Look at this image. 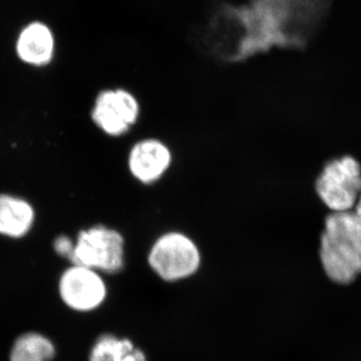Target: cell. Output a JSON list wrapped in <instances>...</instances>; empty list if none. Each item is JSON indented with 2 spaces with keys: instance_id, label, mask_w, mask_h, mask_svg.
I'll use <instances>...</instances> for the list:
<instances>
[{
  "instance_id": "4fadbf2b",
  "label": "cell",
  "mask_w": 361,
  "mask_h": 361,
  "mask_svg": "<svg viewBox=\"0 0 361 361\" xmlns=\"http://www.w3.org/2000/svg\"><path fill=\"white\" fill-rule=\"evenodd\" d=\"M353 210H355L356 212L361 214V192L360 195V198H358L357 203H356V205L355 207V209Z\"/></svg>"
},
{
  "instance_id": "ba28073f",
  "label": "cell",
  "mask_w": 361,
  "mask_h": 361,
  "mask_svg": "<svg viewBox=\"0 0 361 361\" xmlns=\"http://www.w3.org/2000/svg\"><path fill=\"white\" fill-rule=\"evenodd\" d=\"M54 47L56 42L51 28L39 21L26 25L16 42L18 58L32 66H45L51 63Z\"/></svg>"
},
{
  "instance_id": "3957f363",
  "label": "cell",
  "mask_w": 361,
  "mask_h": 361,
  "mask_svg": "<svg viewBox=\"0 0 361 361\" xmlns=\"http://www.w3.org/2000/svg\"><path fill=\"white\" fill-rule=\"evenodd\" d=\"M126 240L122 233L96 225L78 233L70 261L99 273L116 274L125 267Z\"/></svg>"
},
{
  "instance_id": "9c48e42d",
  "label": "cell",
  "mask_w": 361,
  "mask_h": 361,
  "mask_svg": "<svg viewBox=\"0 0 361 361\" xmlns=\"http://www.w3.org/2000/svg\"><path fill=\"white\" fill-rule=\"evenodd\" d=\"M35 211L30 203L0 195V234L11 238H20L32 229Z\"/></svg>"
},
{
  "instance_id": "8992f818",
  "label": "cell",
  "mask_w": 361,
  "mask_h": 361,
  "mask_svg": "<svg viewBox=\"0 0 361 361\" xmlns=\"http://www.w3.org/2000/svg\"><path fill=\"white\" fill-rule=\"evenodd\" d=\"M59 292L63 302L71 310L90 312L103 305L108 287L102 273L73 264L59 278Z\"/></svg>"
},
{
  "instance_id": "8fae6325",
  "label": "cell",
  "mask_w": 361,
  "mask_h": 361,
  "mask_svg": "<svg viewBox=\"0 0 361 361\" xmlns=\"http://www.w3.org/2000/svg\"><path fill=\"white\" fill-rule=\"evenodd\" d=\"M135 348L134 342L129 338L104 334L97 337L90 349L89 361H129Z\"/></svg>"
},
{
  "instance_id": "277c9868",
  "label": "cell",
  "mask_w": 361,
  "mask_h": 361,
  "mask_svg": "<svg viewBox=\"0 0 361 361\" xmlns=\"http://www.w3.org/2000/svg\"><path fill=\"white\" fill-rule=\"evenodd\" d=\"M316 192L332 212L355 209L361 192V168L351 157L329 161L316 180Z\"/></svg>"
},
{
  "instance_id": "6da1fadb",
  "label": "cell",
  "mask_w": 361,
  "mask_h": 361,
  "mask_svg": "<svg viewBox=\"0 0 361 361\" xmlns=\"http://www.w3.org/2000/svg\"><path fill=\"white\" fill-rule=\"evenodd\" d=\"M320 260L334 283L348 285L361 274V214L332 212L322 236Z\"/></svg>"
},
{
  "instance_id": "7c38bea8",
  "label": "cell",
  "mask_w": 361,
  "mask_h": 361,
  "mask_svg": "<svg viewBox=\"0 0 361 361\" xmlns=\"http://www.w3.org/2000/svg\"><path fill=\"white\" fill-rule=\"evenodd\" d=\"M75 243L66 236H61L54 241V250L61 257L71 258Z\"/></svg>"
},
{
  "instance_id": "7a4b0ae2",
  "label": "cell",
  "mask_w": 361,
  "mask_h": 361,
  "mask_svg": "<svg viewBox=\"0 0 361 361\" xmlns=\"http://www.w3.org/2000/svg\"><path fill=\"white\" fill-rule=\"evenodd\" d=\"M148 264L166 282H179L194 276L202 265V252L193 237L179 230L159 235L149 247Z\"/></svg>"
},
{
  "instance_id": "30bf717a",
  "label": "cell",
  "mask_w": 361,
  "mask_h": 361,
  "mask_svg": "<svg viewBox=\"0 0 361 361\" xmlns=\"http://www.w3.org/2000/svg\"><path fill=\"white\" fill-rule=\"evenodd\" d=\"M56 355V346L49 337L25 332L14 341L9 361H52Z\"/></svg>"
},
{
  "instance_id": "52a82bcc",
  "label": "cell",
  "mask_w": 361,
  "mask_h": 361,
  "mask_svg": "<svg viewBox=\"0 0 361 361\" xmlns=\"http://www.w3.org/2000/svg\"><path fill=\"white\" fill-rule=\"evenodd\" d=\"M173 152L167 142L158 137L139 140L128 155L130 175L142 185H154L168 174L173 164Z\"/></svg>"
},
{
  "instance_id": "5b68a950",
  "label": "cell",
  "mask_w": 361,
  "mask_h": 361,
  "mask_svg": "<svg viewBox=\"0 0 361 361\" xmlns=\"http://www.w3.org/2000/svg\"><path fill=\"white\" fill-rule=\"evenodd\" d=\"M141 104L135 94L123 89L106 90L97 94L92 118L110 137H123L137 125Z\"/></svg>"
}]
</instances>
